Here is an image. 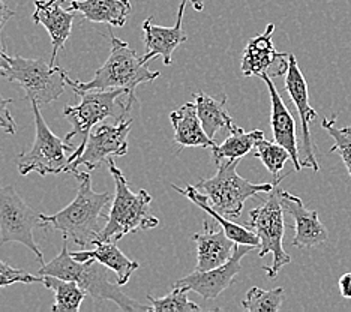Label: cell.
Segmentation results:
<instances>
[{
  "label": "cell",
  "instance_id": "obj_1",
  "mask_svg": "<svg viewBox=\"0 0 351 312\" xmlns=\"http://www.w3.org/2000/svg\"><path fill=\"white\" fill-rule=\"evenodd\" d=\"M78 189L74 202L54 215L39 213L38 227L60 231L63 237L71 239L80 246H92L101 233L99 221L107 219L104 211L113 203L110 192H95L89 173L77 171Z\"/></svg>",
  "mask_w": 351,
  "mask_h": 312
},
{
  "label": "cell",
  "instance_id": "obj_2",
  "mask_svg": "<svg viewBox=\"0 0 351 312\" xmlns=\"http://www.w3.org/2000/svg\"><path fill=\"white\" fill-rule=\"evenodd\" d=\"M38 275H51L56 278L65 279V281L77 283L83 290L97 300H110L125 312H152V305H143V303L131 299L122 290L117 283L108 281L107 267L97 260L77 261L71 257L68 251V239L63 237L62 251L50 263H44L39 269Z\"/></svg>",
  "mask_w": 351,
  "mask_h": 312
},
{
  "label": "cell",
  "instance_id": "obj_3",
  "mask_svg": "<svg viewBox=\"0 0 351 312\" xmlns=\"http://www.w3.org/2000/svg\"><path fill=\"white\" fill-rule=\"evenodd\" d=\"M111 51L106 63L95 72V77L87 83L74 82L66 75V84L77 95L86 91H110L126 89L135 96V87L141 83L155 82L161 75L158 71H152L147 62L131 48V45L119 39L110 30Z\"/></svg>",
  "mask_w": 351,
  "mask_h": 312
},
{
  "label": "cell",
  "instance_id": "obj_4",
  "mask_svg": "<svg viewBox=\"0 0 351 312\" xmlns=\"http://www.w3.org/2000/svg\"><path fill=\"white\" fill-rule=\"evenodd\" d=\"M110 173L113 176L116 194L110 206L106 227L101 230L98 240L119 242L130 233L152 230L159 226V219L152 215L150 204L154 198L146 189L132 192L123 173L116 167L113 159H108Z\"/></svg>",
  "mask_w": 351,
  "mask_h": 312
},
{
  "label": "cell",
  "instance_id": "obj_5",
  "mask_svg": "<svg viewBox=\"0 0 351 312\" xmlns=\"http://www.w3.org/2000/svg\"><path fill=\"white\" fill-rule=\"evenodd\" d=\"M78 96H82V102L78 106H65L63 108V115L73 125V131L66 134L65 141L69 143L77 135L82 137V143L69 156V164L83 154L87 139H89L95 125L107 117H113L117 122H122L128 111L132 108V104L137 102V98L126 89L86 91L78 93Z\"/></svg>",
  "mask_w": 351,
  "mask_h": 312
},
{
  "label": "cell",
  "instance_id": "obj_6",
  "mask_svg": "<svg viewBox=\"0 0 351 312\" xmlns=\"http://www.w3.org/2000/svg\"><path fill=\"white\" fill-rule=\"evenodd\" d=\"M241 159L222 161L218 164V173L210 179H200L195 188L200 189L215 211L227 218H239L245 202L260 192L272 191L287 176L275 178L274 183H252L237 174L236 168Z\"/></svg>",
  "mask_w": 351,
  "mask_h": 312
},
{
  "label": "cell",
  "instance_id": "obj_7",
  "mask_svg": "<svg viewBox=\"0 0 351 312\" xmlns=\"http://www.w3.org/2000/svg\"><path fill=\"white\" fill-rule=\"evenodd\" d=\"M276 185L269 192V197L261 206L255 207L250 212V219L246 227L252 230L260 239L258 255L263 259L267 254L274 255L270 266H265L269 279H275L285 264L291 263V257L285 252L282 240L285 233L284 207L281 203V189Z\"/></svg>",
  "mask_w": 351,
  "mask_h": 312
},
{
  "label": "cell",
  "instance_id": "obj_8",
  "mask_svg": "<svg viewBox=\"0 0 351 312\" xmlns=\"http://www.w3.org/2000/svg\"><path fill=\"white\" fill-rule=\"evenodd\" d=\"M11 68L2 72L8 82L19 83L26 92L29 101L50 104L65 93L68 72L60 67H53L43 59H26L10 56Z\"/></svg>",
  "mask_w": 351,
  "mask_h": 312
},
{
  "label": "cell",
  "instance_id": "obj_9",
  "mask_svg": "<svg viewBox=\"0 0 351 312\" xmlns=\"http://www.w3.org/2000/svg\"><path fill=\"white\" fill-rule=\"evenodd\" d=\"M30 104L35 117V141L30 150L19 155V173L21 176H27L32 171L41 176L65 173L69 164L66 152H73V147L50 130L39 110V104L35 101H30Z\"/></svg>",
  "mask_w": 351,
  "mask_h": 312
},
{
  "label": "cell",
  "instance_id": "obj_10",
  "mask_svg": "<svg viewBox=\"0 0 351 312\" xmlns=\"http://www.w3.org/2000/svg\"><path fill=\"white\" fill-rule=\"evenodd\" d=\"M38 222L39 213L26 204L14 187L0 188V248L11 242L21 243L44 264L41 248L36 245L34 237V228Z\"/></svg>",
  "mask_w": 351,
  "mask_h": 312
},
{
  "label": "cell",
  "instance_id": "obj_11",
  "mask_svg": "<svg viewBox=\"0 0 351 312\" xmlns=\"http://www.w3.org/2000/svg\"><path fill=\"white\" fill-rule=\"evenodd\" d=\"M131 126L132 119H128L117 122V125H101L97 130H92L83 154L66 167L65 173L75 174L82 165L95 170L104 163H108L110 158L126 155Z\"/></svg>",
  "mask_w": 351,
  "mask_h": 312
},
{
  "label": "cell",
  "instance_id": "obj_12",
  "mask_svg": "<svg viewBox=\"0 0 351 312\" xmlns=\"http://www.w3.org/2000/svg\"><path fill=\"white\" fill-rule=\"evenodd\" d=\"M255 248L257 246L236 243L231 259L222 264V266L204 272L195 270L191 275L179 279L178 283H174L173 287H185L189 291L200 294L204 300L217 299L222 291H226L227 288L233 284L236 275L242 269L243 257L252 252Z\"/></svg>",
  "mask_w": 351,
  "mask_h": 312
},
{
  "label": "cell",
  "instance_id": "obj_13",
  "mask_svg": "<svg viewBox=\"0 0 351 312\" xmlns=\"http://www.w3.org/2000/svg\"><path fill=\"white\" fill-rule=\"evenodd\" d=\"M274 30L275 24H267L266 30L261 35L252 38L246 44L241 65L243 77H261L266 74L274 78L287 74L290 67V54L275 50L272 41Z\"/></svg>",
  "mask_w": 351,
  "mask_h": 312
},
{
  "label": "cell",
  "instance_id": "obj_14",
  "mask_svg": "<svg viewBox=\"0 0 351 312\" xmlns=\"http://www.w3.org/2000/svg\"><path fill=\"white\" fill-rule=\"evenodd\" d=\"M285 91L289 92L290 99L298 108V113L302 123V155L300 163L303 168H311L315 173L320 170L314 155L313 141H311V123L317 117V111L311 107L306 80L298 65L294 54H290V67L285 74Z\"/></svg>",
  "mask_w": 351,
  "mask_h": 312
},
{
  "label": "cell",
  "instance_id": "obj_15",
  "mask_svg": "<svg viewBox=\"0 0 351 312\" xmlns=\"http://www.w3.org/2000/svg\"><path fill=\"white\" fill-rule=\"evenodd\" d=\"M188 0H182L179 11H178V21L173 27H162L154 24V20L149 17L143 21V43H145L147 53L143 56V60L149 62L150 59L161 56L165 67L171 65L173 53L176 48H179L188 39V35L183 32V14H185V6Z\"/></svg>",
  "mask_w": 351,
  "mask_h": 312
},
{
  "label": "cell",
  "instance_id": "obj_16",
  "mask_svg": "<svg viewBox=\"0 0 351 312\" xmlns=\"http://www.w3.org/2000/svg\"><path fill=\"white\" fill-rule=\"evenodd\" d=\"M281 203L284 207V212L293 216L294 219V230L296 235L291 245L294 248H314L317 245H322L327 242L329 233H327L326 227L318 218L317 211H309L308 207L303 204L302 198L291 194L289 191L281 189Z\"/></svg>",
  "mask_w": 351,
  "mask_h": 312
},
{
  "label": "cell",
  "instance_id": "obj_17",
  "mask_svg": "<svg viewBox=\"0 0 351 312\" xmlns=\"http://www.w3.org/2000/svg\"><path fill=\"white\" fill-rule=\"evenodd\" d=\"M66 0H35V12L32 20L35 24L45 27L51 38L53 53L50 58V65H56L59 50L69 39L73 32V21L75 12L71 10H63V3Z\"/></svg>",
  "mask_w": 351,
  "mask_h": 312
},
{
  "label": "cell",
  "instance_id": "obj_18",
  "mask_svg": "<svg viewBox=\"0 0 351 312\" xmlns=\"http://www.w3.org/2000/svg\"><path fill=\"white\" fill-rule=\"evenodd\" d=\"M263 82L267 84L269 95H270V106H272V113H270V126H272L274 139L276 143L281 144L291 155V163L294 165V170H302L300 163V150L298 144V135H296V122L291 116L290 110L287 108L281 95L275 87L272 78L269 75L263 74L260 77Z\"/></svg>",
  "mask_w": 351,
  "mask_h": 312
},
{
  "label": "cell",
  "instance_id": "obj_19",
  "mask_svg": "<svg viewBox=\"0 0 351 312\" xmlns=\"http://www.w3.org/2000/svg\"><path fill=\"white\" fill-rule=\"evenodd\" d=\"M197 243V267L195 270H212L227 263L234 251V240H231L224 228L215 230L204 222L202 233L193 236Z\"/></svg>",
  "mask_w": 351,
  "mask_h": 312
},
{
  "label": "cell",
  "instance_id": "obj_20",
  "mask_svg": "<svg viewBox=\"0 0 351 312\" xmlns=\"http://www.w3.org/2000/svg\"><path fill=\"white\" fill-rule=\"evenodd\" d=\"M93 250H83V251H73L71 257L77 261H87L97 260L102 266L113 270L116 274V283L123 287L130 281L131 275L140 267L138 261L130 260L126 255L119 250L117 242H107V240H95L92 245Z\"/></svg>",
  "mask_w": 351,
  "mask_h": 312
},
{
  "label": "cell",
  "instance_id": "obj_21",
  "mask_svg": "<svg viewBox=\"0 0 351 312\" xmlns=\"http://www.w3.org/2000/svg\"><path fill=\"white\" fill-rule=\"evenodd\" d=\"M68 10L95 24L123 27L131 14L130 0H66Z\"/></svg>",
  "mask_w": 351,
  "mask_h": 312
},
{
  "label": "cell",
  "instance_id": "obj_22",
  "mask_svg": "<svg viewBox=\"0 0 351 312\" xmlns=\"http://www.w3.org/2000/svg\"><path fill=\"white\" fill-rule=\"evenodd\" d=\"M170 120L174 128V141L179 144V150L183 147L213 149L217 146L215 140H212L203 130L195 102H186L180 108L171 111Z\"/></svg>",
  "mask_w": 351,
  "mask_h": 312
},
{
  "label": "cell",
  "instance_id": "obj_23",
  "mask_svg": "<svg viewBox=\"0 0 351 312\" xmlns=\"http://www.w3.org/2000/svg\"><path fill=\"white\" fill-rule=\"evenodd\" d=\"M227 101L228 98L226 93H222L219 99H215L204 92L194 93L198 117H200L203 130L212 140H215V135L218 134L221 128H226L230 134L239 130L233 117L228 115Z\"/></svg>",
  "mask_w": 351,
  "mask_h": 312
},
{
  "label": "cell",
  "instance_id": "obj_24",
  "mask_svg": "<svg viewBox=\"0 0 351 312\" xmlns=\"http://www.w3.org/2000/svg\"><path fill=\"white\" fill-rule=\"evenodd\" d=\"M171 188L174 191H178L180 195L191 200V202H193L195 206L200 207L202 211H204L207 215H210L213 219H217L219 222L221 228H224L227 236L231 240H234L236 243L252 245V246L260 248V239H258L257 235L254 233L252 230L246 228L243 226H239V224L231 222L228 218H226L224 215H221L219 212L215 211L213 207L210 206V203L207 202V198L204 197V194L200 189H197L195 187H191V185H188L186 188H179L178 185H171Z\"/></svg>",
  "mask_w": 351,
  "mask_h": 312
},
{
  "label": "cell",
  "instance_id": "obj_25",
  "mask_svg": "<svg viewBox=\"0 0 351 312\" xmlns=\"http://www.w3.org/2000/svg\"><path fill=\"white\" fill-rule=\"evenodd\" d=\"M261 139H265V132L260 130H254L251 132H245L242 128L231 132L230 137L224 140L222 144H217L212 149L215 164L222 161H233V159H242L254 150L255 144Z\"/></svg>",
  "mask_w": 351,
  "mask_h": 312
},
{
  "label": "cell",
  "instance_id": "obj_26",
  "mask_svg": "<svg viewBox=\"0 0 351 312\" xmlns=\"http://www.w3.org/2000/svg\"><path fill=\"white\" fill-rule=\"evenodd\" d=\"M43 284L54 293L53 312H78L80 307L86 298V291L74 281L56 278L51 275H44Z\"/></svg>",
  "mask_w": 351,
  "mask_h": 312
},
{
  "label": "cell",
  "instance_id": "obj_27",
  "mask_svg": "<svg viewBox=\"0 0 351 312\" xmlns=\"http://www.w3.org/2000/svg\"><path fill=\"white\" fill-rule=\"evenodd\" d=\"M285 291L282 287L274 290H261L258 287H252L246 293L242 300L243 309L250 312H278L282 308Z\"/></svg>",
  "mask_w": 351,
  "mask_h": 312
},
{
  "label": "cell",
  "instance_id": "obj_28",
  "mask_svg": "<svg viewBox=\"0 0 351 312\" xmlns=\"http://www.w3.org/2000/svg\"><path fill=\"white\" fill-rule=\"evenodd\" d=\"M252 155L258 158L260 161L265 164L267 170L272 173L275 178H279V171L282 170L285 163L291 159L290 152L287 150L281 144L276 141H269L266 139H261L252 150Z\"/></svg>",
  "mask_w": 351,
  "mask_h": 312
},
{
  "label": "cell",
  "instance_id": "obj_29",
  "mask_svg": "<svg viewBox=\"0 0 351 312\" xmlns=\"http://www.w3.org/2000/svg\"><path fill=\"white\" fill-rule=\"evenodd\" d=\"M189 290L185 287H173V291L169 293L164 298H154V296H147V300L150 302L152 308L155 312H194L200 311L202 308L189 300L188 298Z\"/></svg>",
  "mask_w": 351,
  "mask_h": 312
},
{
  "label": "cell",
  "instance_id": "obj_30",
  "mask_svg": "<svg viewBox=\"0 0 351 312\" xmlns=\"http://www.w3.org/2000/svg\"><path fill=\"white\" fill-rule=\"evenodd\" d=\"M323 130L330 135L335 144L330 147V152H337L339 154L341 159L344 161L347 171L351 178V131L348 128H338L337 126V116L332 119H323L322 120Z\"/></svg>",
  "mask_w": 351,
  "mask_h": 312
},
{
  "label": "cell",
  "instance_id": "obj_31",
  "mask_svg": "<svg viewBox=\"0 0 351 312\" xmlns=\"http://www.w3.org/2000/svg\"><path fill=\"white\" fill-rule=\"evenodd\" d=\"M44 278L39 275L35 276L29 274V272L12 267L11 264H8L5 261H0V288L3 287H10L12 284H32V283H43Z\"/></svg>",
  "mask_w": 351,
  "mask_h": 312
},
{
  "label": "cell",
  "instance_id": "obj_32",
  "mask_svg": "<svg viewBox=\"0 0 351 312\" xmlns=\"http://www.w3.org/2000/svg\"><path fill=\"white\" fill-rule=\"evenodd\" d=\"M10 104H12V99L2 98V95H0V130L15 135L17 134V125H15V120L10 113V108H8Z\"/></svg>",
  "mask_w": 351,
  "mask_h": 312
},
{
  "label": "cell",
  "instance_id": "obj_33",
  "mask_svg": "<svg viewBox=\"0 0 351 312\" xmlns=\"http://www.w3.org/2000/svg\"><path fill=\"white\" fill-rule=\"evenodd\" d=\"M339 293L344 299H351V272L348 274H344L339 278Z\"/></svg>",
  "mask_w": 351,
  "mask_h": 312
},
{
  "label": "cell",
  "instance_id": "obj_34",
  "mask_svg": "<svg viewBox=\"0 0 351 312\" xmlns=\"http://www.w3.org/2000/svg\"><path fill=\"white\" fill-rule=\"evenodd\" d=\"M14 11L8 6L3 0H0V35H2V30L5 27V24L10 21L14 17Z\"/></svg>",
  "mask_w": 351,
  "mask_h": 312
},
{
  "label": "cell",
  "instance_id": "obj_35",
  "mask_svg": "<svg viewBox=\"0 0 351 312\" xmlns=\"http://www.w3.org/2000/svg\"><path fill=\"white\" fill-rule=\"evenodd\" d=\"M11 68L10 65V54L6 53L5 48L0 45V74Z\"/></svg>",
  "mask_w": 351,
  "mask_h": 312
},
{
  "label": "cell",
  "instance_id": "obj_36",
  "mask_svg": "<svg viewBox=\"0 0 351 312\" xmlns=\"http://www.w3.org/2000/svg\"><path fill=\"white\" fill-rule=\"evenodd\" d=\"M188 2L193 5L194 10L198 11V12L204 10V2H203V0H188Z\"/></svg>",
  "mask_w": 351,
  "mask_h": 312
},
{
  "label": "cell",
  "instance_id": "obj_37",
  "mask_svg": "<svg viewBox=\"0 0 351 312\" xmlns=\"http://www.w3.org/2000/svg\"><path fill=\"white\" fill-rule=\"evenodd\" d=\"M347 128H348V130H350V131H351V125H350V126H347Z\"/></svg>",
  "mask_w": 351,
  "mask_h": 312
}]
</instances>
